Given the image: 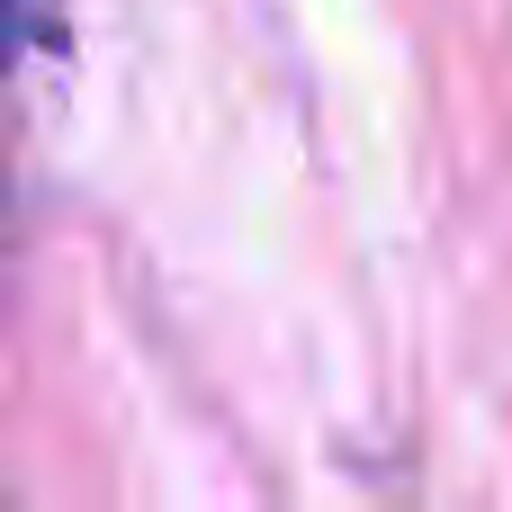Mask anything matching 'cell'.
<instances>
[{
	"label": "cell",
	"mask_w": 512,
	"mask_h": 512,
	"mask_svg": "<svg viewBox=\"0 0 512 512\" xmlns=\"http://www.w3.org/2000/svg\"><path fill=\"white\" fill-rule=\"evenodd\" d=\"M45 18H54V0H0V72L45 36Z\"/></svg>",
	"instance_id": "cell-1"
}]
</instances>
